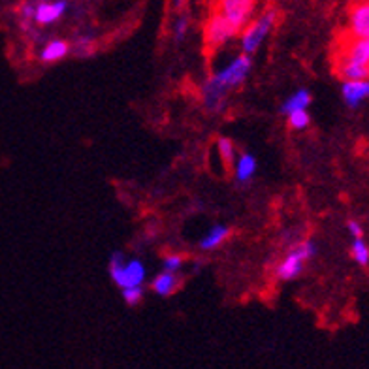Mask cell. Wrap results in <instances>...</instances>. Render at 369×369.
Wrapping results in <instances>:
<instances>
[{
	"instance_id": "6da1fadb",
	"label": "cell",
	"mask_w": 369,
	"mask_h": 369,
	"mask_svg": "<svg viewBox=\"0 0 369 369\" xmlns=\"http://www.w3.org/2000/svg\"><path fill=\"white\" fill-rule=\"evenodd\" d=\"M252 68V59L247 53H241L235 59L211 74L201 85V104L207 112H221L226 106V96L230 90L238 89L240 85L245 83Z\"/></svg>"
},
{
	"instance_id": "7a4b0ae2",
	"label": "cell",
	"mask_w": 369,
	"mask_h": 369,
	"mask_svg": "<svg viewBox=\"0 0 369 369\" xmlns=\"http://www.w3.org/2000/svg\"><path fill=\"white\" fill-rule=\"evenodd\" d=\"M146 275L147 269L141 260H136V258L127 260L123 252L119 251H115L110 257V277L121 291L129 288V286L144 285Z\"/></svg>"
},
{
	"instance_id": "3957f363",
	"label": "cell",
	"mask_w": 369,
	"mask_h": 369,
	"mask_svg": "<svg viewBox=\"0 0 369 369\" xmlns=\"http://www.w3.org/2000/svg\"><path fill=\"white\" fill-rule=\"evenodd\" d=\"M317 254V245L311 240L298 241L296 245L292 247L291 251L286 252L285 258L277 264L275 268V277L279 281H292L300 277L303 271V266L308 260Z\"/></svg>"
},
{
	"instance_id": "277c9868",
	"label": "cell",
	"mask_w": 369,
	"mask_h": 369,
	"mask_svg": "<svg viewBox=\"0 0 369 369\" xmlns=\"http://www.w3.org/2000/svg\"><path fill=\"white\" fill-rule=\"evenodd\" d=\"M275 21H277V11L268 10L264 11L258 19L249 23L241 30V53H247L251 57L254 55L260 49V45L264 44V40L269 36L271 28L275 27Z\"/></svg>"
},
{
	"instance_id": "5b68a950",
	"label": "cell",
	"mask_w": 369,
	"mask_h": 369,
	"mask_svg": "<svg viewBox=\"0 0 369 369\" xmlns=\"http://www.w3.org/2000/svg\"><path fill=\"white\" fill-rule=\"evenodd\" d=\"M254 6L257 0H218L215 11H218L234 27L235 33H241L251 21Z\"/></svg>"
},
{
	"instance_id": "8992f818",
	"label": "cell",
	"mask_w": 369,
	"mask_h": 369,
	"mask_svg": "<svg viewBox=\"0 0 369 369\" xmlns=\"http://www.w3.org/2000/svg\"><path fill=\"white\" fill-rule=\"evenodd\" d=\"M235 30L234 27L230 25L226 19H224L218 11H215L211 17H209V21L206 25V44L207 47H211V49H218V47H223L230 42V40L235 36Z\"/></svg>"
},
{
	"instance_id": "52a82bcc",
	"label": "cell",
	"mask_w": 369,
	"mask_h": 369,
	"mask_svg": "<svg viewBox=\"0 0 369 369\" xmlns=\"http://www.w3.org/2000/svg\"><path fill=\"white\" fill-rule=\"evenodd\" d=\"M336 61H347L356 62V64H369V36L368 38H353L345 34L343 36V44L339 47Z\"/></svg>"
},
{
	"instance_id": "ba28073f",
	"label": "cell",
	"mask_w": 369,
	"mask_h": 369,
	"mask_svg": "<svg viewBox=\"0 0 369 369\" xmlns=\"http://www.w3.org/2000/svg\"><path fill=\"white\" fill-rule=\"evenodd\" d=\"M353 38H368L369 36V0H358L348 10L347 33Z\"/></svg>"
},
{
	"instance_id": "9c48e42d",
	"label": "cell",
	"mask_w": 369,
	"mask_h": 369,
	"mask_svg": "<svg viewBox=\"0 0 369 369\" xmlns=\"http://www.w3.org/2000/svg\"><path fill=\"white\" fill-rule=\"evenodd\" d=\"M68 4L66 0H42V2H36L34 4V23L40 25V27H47V25H53L64 16Z\"/></svg>"
},
{
	"instance_id": "30bf717a",
	"label": "cell",
	"mask_w": 369,
	"mask_h": 369,
	"mask_svg": "<svg viewBox=\"0 0 369 369\" xmlns=\"http://www.w3.org/2000/svg\"><path fill=\"white\" fill-rule=\"evenodd\" d=\"M341 95L348 107H358L362 102L369 98V79L343 81Z\"/></svg>"
},
{
	"instance_id": "8fae6325",
	"label": "cell",
	"mask_w": 369,
	"mask_h": 369,
	"mask_svg": "<svg viewBox=\"0 0 369 369\" xmlns=\"http://www.w3.org/2000/svg\"><path fill=\"white\" fill-rule=\"evenodd\" d=\"M70 51H72V45L68 44L66 40H49L40 51V61L44 64H53L70 55Z\"/></svg>"
},
{
	"instance_id": "7c38bea8",
	"label": "cell",
	"mask_w": 369,
	"mask_h": 369,
	"mask_svg": "<svg viewBox=\"0 0 369 369\" xmlns=\"http://www.w3.org/2000/svg\"><path fill=\"white\" fill-rule=\"evenodd\" d=\"M232 170H234L238 183H249L252 180V175L257 174V158L252 157L251 153H240Z\"/></svg>"
},
{
	"instance_id": "4fadbf2b",
	"label": "cell",
	"mask_w": 369,
	"mask_h": 369,
	"mask_svg": "<svg viewBox=\"0 0 369 369\" xmlns=\"http://www.w3.org/2000/svg\"><path fill=\"white\" fill-rule=\"evenodd\" d=\"M181 285V279L177 277V274H172V271H164L163 274H158L155 279L151 281V288L155 291V294L158 296H172Z\"/></svg>"
},
{
	"instance_id": "5bb4252c",
	"label": "cell",
	"mask_w": 369,
	"mask_h": 369,
	"mask_svg": "<svg viewBox=\"0 0 369 369\" xmlns=\"http://www.w3.org/2000/svg\"><path fill=\"white\" fill-rule=\"evenodd\" d=\"M228 235L230 228L226 224H215V226H211L209 232L201 238L200 249L201 251H215V249H218V247L223 245Z\"/></svg>"
},
{
	"instance_id": "9a60e30c",
	"label": "cell",
	"mask_w": 369,
	"mask_h": 369,
	"mask_svg": "<svg viewBox=\"0 0 369 369\" xmlns=\"http://www.w3.org/2000/svg\"><path fill=\"white\" fill-rule=\"evenodd\" d=\"M336 72L343 81H354V79L369 78L368 66H364V64H356V62L336 61Z\"/></svg>"
},
{
	"instance_id": "2e32d148",
	"label": "cell",
	"mask_w": 369,
	"mask_h": 369,
	"mask_svg": "<svg viewBox=\"0 0 369 369\" xmlns=\"http://www.w3.org/2000/svg\"><path fill=\"white\" fill-rule=\"evenodd\" d=\"M309 104H311V93L308 89H298L296 93H292L281 106V113L283 115H288L292 112H298V110H308Z\"/></svg>"
},
{
	"instance_id": "e0dca14e",
	"label": "cell",
	"mask_w": 369,
	"mask_h": 369,
	"mask_svg": "<svg viewBox=\"0 0 369 369\" xmlns=\"http://www.w3.org/2000/svg\"><path fill=\"white\" fill-rule=\"evenodd\" d=\"M217 149H218V155L223 158L224 166L228 170L234 168V163H235V147L234 144L228 140V138H218L217 141Z\"/></svg>"
},
{
	"instance_id": "ac0fdd59",
	"label": "cell",
	"mask_w": 369,
	"mask_h": 369,
	"mask_svg": "<svg viewBox=\"0 0 369 369\" xmlns=\"http://www.w3.org/2000/svg\"><path fill=\"white\" fill-rule=\"evenodd\" d=\"M72 45V51L74 55L78 57H89L93 51H95V40L90 38V36H87V34H81V36H78V38L74 40Z\"/></svg>"
},
{
	"instance_id": "d6986e66",
	"label": "cell",
	"mask_w": 369,
	"mask_h": 369,
	"mask_svg": "<svg viewBox=\"0 0 369 369\" xmlns=\"http://www.w3.org/2000/svg\"><path fill=\"white\" fill-rule=\"evenodd\" d=\"M353 258L360 266H368L369 264V247L364 241V238H354L353 247H351Z\"/></svg>"
},
{
	"instance_id": "ffe728a7",
	"label": "cell",
	"mask_w": 369,
	"mask_h": 369,
	"mask_svg": "<svg viewBox=\"0 0 369 369\" xmlns=\"http://www.w3.org/2000/svg\"><path fill=\"white\" fill-rule=\"evenodd\" d=\"M286 119H288V127L292 130H305L309 127V123H311L308 110H298V112L288 113Z\"/></svg>"
},
{
	"instance_id": "44dd1931",
	"label": "cell",
	"mask_w": 369,
	"mask_h": 369,
	"mask_svg": "<svg viewBox=\"0 0 369 369\" xmlns=\"http://www.w3.org/2000/svg\"><path fill=\"white\" fill-rule=\"evenodd\" d=\"M123 300L129 303V305H138V303L144 300V285L123 288Z\"/></svg>"
},
{
	"instance_id": "7402d4cb",
	"label": "cell",
	"mask_w": 369,
	"mask_h": 369,
	"mask_svg": "<svg viewBox=\"0 0 369 369\" xmlns=\"http://www.w3.org/2000/svg\"><path fill=\"white\" fill-rule=\"evenodd\" d=\"M189 25L190 23L187 16H180L177 19H175L174 25H172V34H174V38L177 40V42L187 36V33H189Z\"/></svg>"
},
{
	"instance_id": "603a6c76",
	"label": "cell",
	"mask_w": 369,
	"mask_h": 369,
	"mask_svg": "<svg viewBox=\"0 0 369 369\" xmlns=\"http://www.w3.org/2000/svg\"><path fill=\"white\" fill-rule=\"evenodd\" d=\"M164 271H172V274H180L183 269V257L181 254H168L163 260Z\"/></svg>"
},
{
	"instance_id": "cb8c5ba5",
	"label": "cell",
	"mask_w": 369,
	"mask_h": 369,
	"mask_svg": "<svg viewBox=\"0 0 369 369\" xmlns=\"http://www.w3.org/2000/svg\"><path fill=\"white\" fill-rule=\"evenodd\" d=\"M347 228L353 238H362V234H364V230H362V226H360L358 221H348Z\"/></svg>"
},
{
	"instance_id": "d4e9b609",
	"label": "cell",
	"mask_w": 369,
	"mask_h": 369,
	"mask_svg": "<svg viewBox=\"0 0 369 369\" xmlns=\"http://www.w3.org/2000/svg\"><path fill=\"white\" fill-rule=\"evenodd\" d=\"M172 2H174L175 8H181V6H184V2H187V0H172Z\"/></svg>"
},
{
	"instance_id": "484cf974",
	"label": "cell",
	"mask_w": 369,
	"mask_h": 369,
	"mask_svg": "<svg viewBox=\"0 0 369 369\" xmlns=\"http://www.w3.org/2000/svg\"><path fill=\"white\" fill-rule=\"evenodd\" d=\"M368 70H369V64H368Z\"/></svg>"
}]
</instances>
